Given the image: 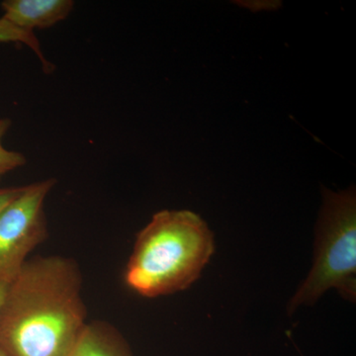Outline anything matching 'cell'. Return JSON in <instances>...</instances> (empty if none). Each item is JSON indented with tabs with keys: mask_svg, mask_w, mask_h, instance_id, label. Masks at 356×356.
I'll list each match as a JSON object with an SVG mask.
<instances>
[{
	"mask_svg": "<svg viewBox=\"0 0 356 356\" xmlns=\"http://www.w3.org/2000/svg\"><path fill=\"white\" fill-rule=\"evenodd\" d=\"M56 184L49 178L26 185L0 215V282L9 284L48 236L44 200Z\"/></svg>",
	"mask_w": 356,
	"mask_h": 356,
	"instance_id": "cell-4",
	"label": "cell"
},
{
	"mask_svg": "<svg viewBox=\"0 0 356 356\" xmlns=\"http://www.w3.org/2000/svg\"><path fill=\"white\" fill-rule=\"evenodd\" d=\"M7 287H8V284H7V283L0 282V307L2 305L4 296H6Z\"/></svg>",
	"mask_w": 356,
	"mask_h": 356,
	"instance_id": "cell-10",
	"label": "cell"
},
{
	"mask_svg": "<svg viewBox=\"0 0 356 356\" xmlns=\"http://www.w3.org/2000/svg\"><path fill=\"white\" fill-rule=\"evenodd\" d=\"M72 0H6L2 18L24 31L53 27L67 19L74 9Z\"/></svg>",
	"mask_w": 356,
	"mask_h": 356,
	"instance_id": "cell-5",
	"label": "cell"
},
{
	"mask_svg": "<svg viewBox=\"0 0 356 356\" xmlns=\"http://www.w3.org/2000/svg\"><path fill=\"white\" fill-rule=\"evenodd\" d=\"M23 189L24 186L0 188V215L6 209L9 204L13 203L20 195Z\"/></svg>",
	"mask_w": 356,
	"mask_h": 356,
	"instance_id": "cell-9",
	"label": "cell"
},
{
	"mask_svg": "<svg viewBox=\"0 0 356 356\" xmlns=\"http://www.w3.org/2000/svg\"><path fill=\"white\" fill-rule=\"evenodd\" d=\"M76 261L51 255L26 261L0 307V348L10 356H67L86 322Z\"/></svg>",
	"mask_w": 356,
	"mask_h": 356,
	"instance_id": "cell-1",
	"label": "cell"
},
{
	"mask_svg": "<svg viewBox=\"0 0 356 356\" xmlns=\"http://www.w3.org/2000/svg\"><path fill=\"white\" fill-rule=\"evenodd\" d=\"M0 356H10L8 355V353H6V351L2 350L1 348H0Z\"/></svg>",
	"mask_w": 356,
	"mask_h": 356,
	"instance_id": "cell-11",
	"label": "cell"
},
{
	"mask_svg": "<svg viewBox=\"0 0 356 356\" xmlns=\"http://www.w3.org/2000/svg\"><path fill=\"white\" fill-rule=\"evenodd\" d=\"M214 252V236L197 214L159 211L138 234L126 284L147 298L184 291L200 277Z\"/></svg>",
	"mask_w": 356,
	"mask_h": 356,
	"instance_id": "cell-2",
	"label": "cell"
},
{
	"mask_svg": "<svg viewBox=\"0 0 356 356\" xmlns=\"http://www.w3.org/2000/svg\"><path fill=\"white\" fill-rule=\"evenodd\" d=\"M324 204L316 233L310 273L288 304L292 315L299 307L313 306L334 289L341 298H356V196L355 189L334 193L324 189Z\"/></svg>",
	"mask_w": 356,
	"mask_h": 356,
	"instance_id": "cell-3",
	"label": "cell"
},
{
	"mask_svg": "<svg viewBox=\"0 0 356 356\" xmlns=\"http://www.w3.org/2000/svg\"><path fill=\"white\" fill-rule=\"evenodd\" d=\"M11 125H13V121L10 119L0 118V180L7 173L25 165L27 161L24 154L18 152L9 151L2 144V140Z\"/></svg>",
	"mask_w": 356,
	"mask_h": 356,
	"instance_id": "cell-8",
	"label": "cell"
},
{
	"mask_svg": "<svg viewBox=\"0 0 356 356\" xmlns=\"http://www.w3.org/2000/svg\"><path fill=\"white\" fill-rule=\"evenodd\" d=\"M2 43H21L31 49L33 53L37 56L42 64L44 74H51L55 69L51 62H49L44 57L43 51H42L41 43L35 33L24 31L19 28L11 24L10 22L0 18V44Z\"/></svg>",
	"mask_w": 356,
	"mask_h": 356,
	"instance_id": "cell-7",
	"label": "cell"
},
{
	"mask_svg": "<svg viewBox=\"0 0 356 356\" xmlns=\"http://www.w3.org/2000/svg\"><path fill=\"white\" fill-rule=\"evenodd\" d=\"M67 356H133L120 332L104 322L88 323Z\"/></svg>",
	"mask_w": 356,
	"mask_h": 356,
	"instance_id": "cell-6",
	"label": "cell"
}]
</instances>
